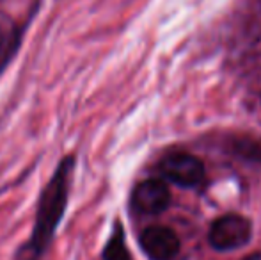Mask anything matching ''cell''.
<instances>
[{
	"mask_svg": "<svg viewBox=\"0 0 261 260\" xmlns=\"http://www.w3.org/2000/svg\"><path fill=\"white\" fill-rule=\"evenodd\" d=\"M29 21L20 23L11 14L0 9V77L13 64L23 43Z\"/></svg>",
	"mask_w": 261,
	"mask_h": 260,
	"instance_id": "cell-6",
	"label": "cell"
},
{
	"mask_svg": "<svg viewBox=\"0 0 261 260\" xmlns=\"http://www.w3.org/2000/svg\"><path fill=\"white\" fill-rule=\"evenodd\" d=\"M139 244L151 260H174L179 253L178 235L162 225L148 226L139 237Z\"/></svg>",
	"mask_w": 261,
	"mask_h": 260,
	"instance_id": "cell-5",
	"label": "cell"
},
{
	"mask_svg": "<svg viewBox=\"0 0 261 260\" xmlns=\"http://www.w3.org/2000/svg\"><path fill=\"white\" fill-rule=\"evenodd\" d=\"M234 152L249 160H261V143H254L251 139H237Z\"/></svg>",
	"mask_w": 261,
	"mask_h": 260,
	"instance_id": "cell-8",
	"label": "cell"
},
{
	"mask_svg": "<svg viewBox=\"0 0 261 260\" xmlns=\"http://www.w3.org/2000/svg\"><path fill=\"white\" fill-rule=\"evenodd\" d=\"M101 260H134L126 246L124 228L119 221L114 223L112 233H110L103 251H101Z\"/></svg>",
	"mask_w": 261,
	"mask_h": 260,
	"instance_id": "cell-7",
	"label": "cell"
},
{
	"mask_svg": "<svg viewBox=\"0 0 261 260\" xmlns=\"http://www.w3.org/2000/svg\"><path fill=\"white\" fill-rule=\"evenodd\" d=\"M4 2H6V0H0V4H4Z\"/></svg>",
	"mask_w": 261,
	"mask_h": 260,
	"instance_id": "cell-10",
	"label": "cell"
},
{
	"mask_svg": "<svg viewBox=\"0 0 261 260\" xmlns=\"http://www.w3.org/2000/svg\"><path fill=\"white\" fill-rule=\"evenodd\" d=\"M251 235L252 226L247 218L240 214H227L213 223L208 239L215 250L227 251L245 246Z\"/></svg>",
	"mask_w": 261,
	"mask_h": 260,
	"instance_id": "cell-2",
	"label": "cell"
},
{
	"mask_svg": "<svg viewBox=\"0 0 261 260\" xmlns=\"http://www.w3.org/2000/svg\"><path fill=\"white\" fill-rule=\"evenodd\" d=\"M75 170L76 153H68L57 162L52 177L38 196L31 235L14 251L13 260H43L48 253L68 210Z\"/></svg>",
	"mask_w": 261,
	"mask_h": 260,
	"instance_id": "cell-1",
	"label": "cell"
},
{
	"mask_svg": "<svg viewBox=\"0 0 261 260\" xmlns=\"http://www.w3.org/2000/svg\"><path fill=\"white\" fill-rule=\"evenodd\" d=\"M242 260H261V251H256V253L247 255V257L242 258Z\"/></svg>",
	"mask_w": 261,
	"mask_h": 260,
	"instance_id": "cell-9",
	"label": "cell"
},
{
	"mask_svg": "<svg viewBox=\"0 0 261 260\" xmlns=\"http://www.w3.org/2000/svg\"><path fill=\"white\" fill-rule=\"evenodd\" d=\"M169 203H171V191L165 182L156 178L141 182L132 193V208L139 214H160L169 207Z\"/></svg>",
	"mask_w": 261,
	"mask_h": 260,
	"instance_id": "cell-4",
	"label": "cell"
},
{
	"mask_svg": "<svg viewBox=\"0 0 261 260\" xmlns=\"http://www.w3.org/2000/svg\"><path fill=\"white\" fill-rule=\"evenodd\" d=\"M160 171L165 178L181 187H194L204 178V166L197 157L185 152L169 153L162 159Z\"/></svg>",
	"mask_w": 261,
	"mask_h": 260,
	"instance_id": "cell-3",
	"label": "cell"
}]
</instances>
